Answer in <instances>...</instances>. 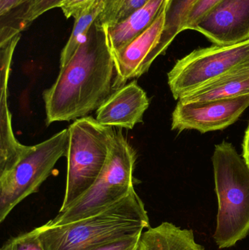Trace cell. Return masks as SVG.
<instances>
[{
    "label": "cell",
    "instance_id": "obj_1",
    "mask_svg": "<svg viewBox=\"0 0 249 250\" xmlns=\"http://www.w3.org/2000/svg\"><path fill=\"white\" fill-rule=\"evenodd\" d=\"M115 64L106 35L95 23L54 84L44 91L46 125L87 117L114 92Z\"/></svg>",
    "mask_w": 249,
    "mask_h": 250
},
{
    "label": "cell",
    "instance_id": "obj_2",
    "mask_svg": "<svg viewBox=\"0 0 249 250\" xmlns=\"http://www.w3.org/2000/svg\"><path fill=\"white\" fill-rule=\"evenodd\" d=\"M150 228L147 211L134 188L127 196L92 217L64 226L37 228L45 250H91Z\"/></svg>",
    "mask_w": 249,
    "mask_h": 250
},
{
    "label": "cell",
    "instance_id": "obj_3",
    "mask_svg": "<svg viewBox=\"0 0 249 250\" xmlns=\"http://www.w3.org/2000/svg\"><path fill=\"white\" fill-rule=\"evenodd\" d=\"M212 163L218 199L213 239L219 249H225L249 233V167L227 141L215 146Z\"/></svg>",
    "mask_w": 249,
    "mask_h": 250
},
{
    "label": "cell",
    "instance_id": "obj_4",
    "mask_svg": "<svg viewBox=\"0 0 249 250\" xmlns=\"http://www.w3.org/2000/svg\"><path fill=\"white\" fill-rule=\"evenodd\" d=\"M121 129H115L108 162L93 185L46 226H64L95 215L127 196L134 188L137 156Z\"/></svg>",
    "mask_w": 249,
    "mask_h": 250
},
{
    "label": "cell",
    "instance_id": "obj_5",
    "mask_svg": "<svg viewBox=\"0 0 249 250\" xmlns=\"http://www.w3.org/2000/svg\"><path fill=\"white\" fill-rule=\"evenodd\" d=\"M65 194L60 211L70 207L95 183L106 165L115 129L92 117L75 120L68 127Z\"/></svg>",
    "mask_w": 249,
    "mask_h": 250
},
{
    "label": "cell",
    "instance_id": "obj_6",
    "mask_svg": "<svg viewBox=\"0 0 249 250\" xmlns=\"http://www.w3.org/2000/svg\"><path fill=\"white\" fill-rule=\"evenodd\" d=\"M69 130L63 129L30 150L7 173L0 176V223L52 174L57 162L67 157Z\"/></svg>",
    "mask_w": 249,
    "mask_h": 250
},
{
    "label": "cell",
    "instance_id": "obj_7",
    "mask_svg": "<svg viewBox=\"0 0 249 250\" xmlns=\"http://www.w3.org/2000/svg\"><path fill=\"white\" fill-rule=\"evenodd\" d=\"M249 64V39L233 45L194 50L178 60L168 73V85L174 99L224 75Z\"/></svg>",
    "mask_w": 249,
    "mask_h": 250
},
{
    "label": "cell",
    "instance_id": "obj_8",
    "mask_svg": "<svg viewBox=\"0 0 249 250\" xmlns=\"http://www.w3.org/2000/svg\"><path fill=\"white\" fill-rule=\"evenodd\" d=\"M249 106V95L203 102L178 101L172 114V130L201 133L222 130L238 121Z\"/></svg>",
    "mask_w": 249,
    "mask_h": 250
},
{
    "label": "cell",
    "instance_id": "obj_9",
    "mask_svg": "<svg viewBox=\"0 0 249 250\" xmlns=\"http://www.w3.org/2000/svg\"><path fill=\"white\" fill-rule=\"evenodd\" d=\"M166 2L154 21L122 48L111 51L115 64L114 89L127 84V81L146 73L159 56L162 55L161 40L166 20Z\"/></svg>",
    "mask_w": 249,
    "mask_h": 250
},
{
    "label": "cell",
    "instance_id": "obj_10",
    "mask_svg": "<svg viewBox=\"0 0 249 250\" xmlns=\"http://www.w3.org/2000/svg\"><path fill=\"white\" fill-rule=\"evenodd\" d=\"M214 45L239 43L249 39V0H222L195 26Z\"/></svg>",
    "mask_w": 249,
    "mask_h": 250
},
{
    "label": "cell",
    "instance_id": "obj_11",
    "mask_svg": "<svg viewBox=\"0 0 249 250\" xmlns=\"http://www.w3.org/2000/svg\"><path fill=\"white\" fill-rule=\"evenodd\" d=\"M149 106L146 92L133 81L113 92L96 110V120L105 126L132 129L143 123V114Z\"/></svg>",
    "mask_w": 249,
    "mask_h": 250
},
{
    "label": "cell",
    "instance_id": "obj_12",
    "mask_svg": "<svg viewBox=\"0 0 249 250\" xmlns=\"http://www.w3.org/2000/svg\"><path fill=\"white\" fill-rule=\"evenodd\" d=\"M17 35L1 47V112H0V175L11 170L30 150L31 146L20 144L15 137L12 127L11 114L7 105V86L15 48L20 39Z\"/></svg>",
    "mask_w": 249,
    "mask_h": 250
},
{
    "label": "cell",
    "instance_id": "obj_13",
    "mask_svg": "<svg viewBox=\"0 0 249 250\" xmlns=\"http://www.w3.org/2000/svg\"><path fill=\"white\" fill-rule=\"evenodd\" d=\"M249 95V64L214 79L178 100L183 103L228 99Z\"/></svg>",
    "mask_w": 249,
    "mask_h": 250
},
{
    "label": "cell",
    "instance_id": "obj_14",
    "mask_svg": "<svg viewBox=\"0 0 249 250\" xmlns=\"http://www.w3.org/2000/svg\"><path fill=\"white\" fill-rule=\"evenodd\" d=\"M167 0H149L127 19L104 31L111 51L122 48L154 21Z\"/></svg>",
    "mask_w": 249,
    "mask_h": 250
},
{
    "label": "cell",
    "instance_id": "obj_15",
    "mask_svg": "<svg viewBox=\"0 0 249 250\" xmlns=\"http://www.w3.org/2000/svg\"><path fill=\"white\" fill-rule=\"evenodd\" d=\"M140 248L142 250H205L195 242L192 230L181 229L168 222L143 232Z\"/></svg>",
    "mask_w": 249,
    "mask_h": 250
},
{
    "label": "cell",
    "instance_id": "obj_16",
    "mask_svg": "<svg viewBox=\"0 0 249 250\" xmlns=\"http://www.w3.org/2000/svg\"><path fill=\"white\" fill-rule=\"evenodd\" d=\"M62 0H26L17 8L1 17V30L10 33H20L31 23L52 9L57 8Z\"/></svg>",
    "mask_w": 249,
    "mask_h": 250
},
{
    "label": "cell",
    "instance_id": "obj_17",
    "mask_svg": "<svg viewBox=\"0 0 249 250\" xmlns=\"http://www.w3.org/2000/svg\"><path fill=\"white\" fill-rule=\"evenodd\" d=\"M105 0H96L92 6L75 18L73 32L60 56V67H64L85 41L91 28L103 10Z\"/></svg>",
    "mask_w": 249,
    "mask_h": 250
},
{
    "label": "cell",
    "instance_id": "obj_18",
    "mask_svg": "<svg viewBox=\"0 0 249 250\" xmlns=\"http://www.w3.org/2000/svg\"><path fill=\"white\" fill-rule=\"evenodd\" d=\"M149 0H105V6L95 25L102 31L108 30L143 7Z\"/></svg>",
    "mask_w": 249,
    "mask_h": 250
},
{
    "label": "cell",
    "instance_id": "obj_19",
    "mask_svg": "<svg viewBox=\"0 0 249 250\" xmlns=\"http://www.w3.org/2000/svg\"><path fill=\"white\" fill-rule=\"evenodd\" d=\"M196 0H168L165 29L161 40L162 54L181 32L184 19Z\"/></svg>",
    "mask_w": 249,
    "mask_h": 250
},
{
    "label": "cell",
    "instance_id": "obj_20",
    "mask_svg": "<svg viewBox=\"0 0 249 250\" xmlns=\"http://www.w3.org/2000/svg\"><path fill=\"white\" fill-rule=\"evenodd\" d=\"M222 1V0H196L186 16L181 27V32L186 30H194L199 22Z\"/></svg>",
    "mask_w": 249,
    "mask_h": 250
},
{
    "label": "cell",
    "instance_id": "obj_21",
    "mask_svg": "<svg viewBox=\"0 0 249 250\" xmlns=\"http://www.w3.org/2000/svg\"><path fill=\"white\" fill-rule=\"evenodd\" d=\"M0 250H45L39 239L38 229L9 239Z\"/></svg>",
    "mask_w": 249,
    "mask_h": 250
},
{
    "label": "cell",
    "instance_id": "obj_22",
    "mask_svg": "<svg viewBox=\"0 0 249 250\" xmlns=\"http://www.w3.org/2000/svg\"><path fill=\"white\" fill-rule=\"evenodd\" d=\"M96 0H62L58 4L63 14L67 19L77 17Z\"/></svg>",
    "mask_w": 249,
    "mask_h": 250
},
{
    "label": "cell",
    "instance_id": "obj_23",
    "mask_svg": "<svg viewBox=\"0 0 249 250\" xmlns=\"http://www.w3.org/2000/svg\"><path fill=\"white\" fill-rule=\"evenodd\" d=\"M142 233L127 236L91 250H137L140 247Z\"/></svg>",
    "mask_w": 249,
    "mask_h": 250
},
{
    "label": "cell",
    "instance_id": "obj_24",
    "mask_svg": "<svg viewBox=\"0 0 249 250\" xmlns=\"http://www.w3.org/2000/svg\"><path fill=\"white\" fill-rule=\"evenodd\" d=\"M26 1V0H0V16L1 18L6 16Z\"/></svg>",
    "mask_w": 249,
    "mask_h": 250
},
{
    "label": "cell",
    "instance_id": "obj_25",
    "mask_svg": "<svg viewBox=\"0 0 249 250\" xmlns=\"http://www.w3.org/2000/svg\"><path fill=\"white\" fill-rule=\"evenodd\" d=\"M242 148L243 158L244 159V160H245L246 163H247L249 167V123L247 129H246L244 141H243Z\"/></svg>",
    "mask_w": 249,
    "mask_h": 250
},
{
    "label": "cell",
    "instance_id": "obj_26",
    "mask_svg": "<svg viewBox=\"0 0 249 250\" xmlns=\"http://www.w3.org/2000/svg\"><path fill=\"white\" fill-rule=\"evenodd\" d=\"M137 250H142L141 248H140V247H139V249Z\"/></svg>",
    "mask_w": 249,
    "mask_h": 250
}]
</instances>
